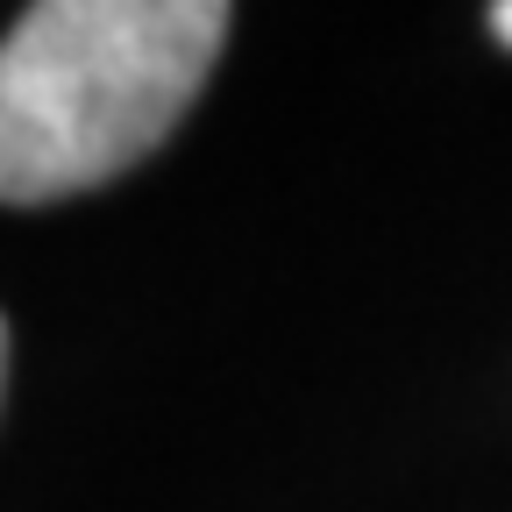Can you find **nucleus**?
<instances>
[{"mask_svg": "<svg viewBox=\"0 0 512 512\" xmlns=\"http://www.w3.org/2000/svg\"><path fill=\"white\" fill-rule=\"evenodd\" d=\"M228 43L221 0H43L0 36V207L143 164Z\"/></svg>", "mask_w": 512, "mask_h": 512, "instance_id": "1", "label": "nucleus"}, {"mask_svg": "<svg viewBox=\"0 0 512 512\" xmlns=\"http://www.w3.org/2000/svg\"><path fill=\"white\" fill-rule=\"evenodd\" d=\"M491 36L512 50V0H498V8H491Z\"/></svg>", "mask_w": 512, "mask_h": 512, "instance_id": "2", "label": "nucleus"}, {"mask_svg": "<svg viewBox=\"0 0 512 512\" xmlns=\"http://www.w3.org/2000/svg\"><path fill=\"white\" fill-rule=\"evenodd\" d=\"M0 384H8V320H0Z\"/></svg>", "mask_w": 512, "mask_h": 512, "instance_id": "3", "label": "nucleus"}]
</instances>
